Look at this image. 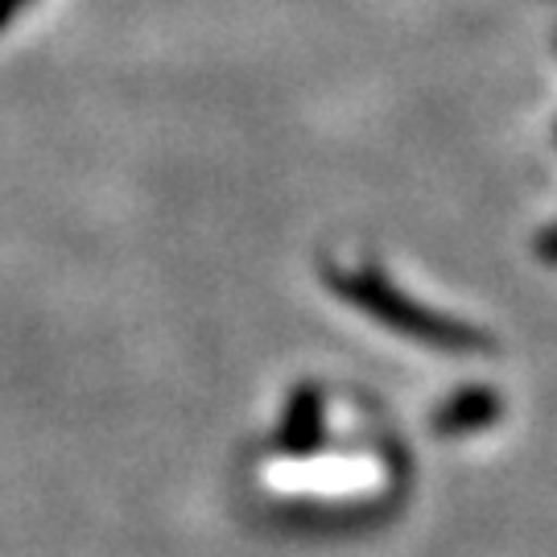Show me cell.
<instances>
[{"label": "cell", "mask_w": 557, "mask_h": 557, "mask_svg": "<svg viewBox=\"0 0 557 557\" xmlns=\"http://www.w3.org/2000/svg\"><path fill=\"white\" fill-rule=\"evenodd\" d=\"M347 289L359 298V306H368L376 319H384L388 326H397L405 335L421 338V343H434V347H450V351H471V347H483L479 331L462 326V322L446 319V314H430L413 301H405L400 294H393L384 281L363 277V281H347Z\"/></svg>", "instance_id": "6da1fadb"}, {"label": "cell", "mask_w": 557, "mask_h": 557, "mask_svg": "<svg viewBox=\"0 0 557 557\" xmlns=\"http://www.w3.org/2000/svg\"><path fill=\"white\" fill-rule=\"evenodd\" d=\"M504 413V405L492 388H462L450 400H442V409L434 413V430L442 438H462V434H479Z\"/></svg>", "instance_id": "7a4b0ae2"}, {"label": "cell", "mask_w": 557, "mask_h": 557, "mask_svg": "<svg viewBox=\"0 0 557 557\" xmlns=\"http://www.w3.org/2000/svg\"><path fill=\"white\" fill-rule=\"evenodd\" d=\"M537 257L545 260V264H557V227H549L545 236H541L537 244Z\"/></svg>", "instance_id": "3957f363"}]
</instances>
